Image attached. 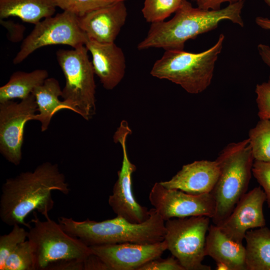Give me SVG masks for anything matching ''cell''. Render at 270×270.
<instances>
[{
	"label": "cell",
	"mask_w": 270,
	"mask_h": 270,
	"mask_svg": "<svg viewBox=\"0 0 270 270\" xmlns=\"http://www.w3.org/2000/svg\"><path fill=\"white\" fill-rule=\"evenodd\" d=\"M125 2L120 1L78 16L80 26L88 40L114 42L127 18Z\"/></svg>",
	"instance_id": "15"
},
{
	"label": "cell",
	"mask_w": 270,
	"mask_h": 270,
	"mask_svg": "<svg viewBox=\"0 0 270 270\" xmlns=\"http://www.w3.org/2000/svg\"><path fill=\"white\" fill-rule=\"evenodd\" d=\"M3 270H35L34 254L28 240L20 244L10 254Z\"/></svg>",
	"instance_id": "25"
},
{
	"label": "cell",
	"mask_w": 270,
	"mask_h": 270,
	"mask_svg": "<svg viewBox=\"0 0 270 270\" xmlns=\"http://www.w3.org/2000/svg\"><path fill=\"white\" fill-rule=\"evenodd\" d=\"M56 7L53 0H0V19L16 16L36 24L54 16Z\"/></svg>",
	"instance_id": "20"
},
{
	"label": "cell",
	"mask_w": 270,
	"mask_h": 270,
	"mask_svg": "<svg viewBox=\"0 0 270 270\" xmlns=\"http://www.w3.org/2000/svg\"><path fill=\"white\" fill-rule=\"evenodd\" d=\"M219 175L220 168L216 160H197L184 165L171 179L160 182L166 188L198 195L211 192Z\"/></svg>",
	"instance_id": "17"
},
{
	"label": "cell",
	"mask_w": 270,
	"mask_h": 270,
	"mask_svg": "<svg viewBox=\"0 0 270 270\" xmlns=\"http://www.w3.org/2000/svg\"><path fill=\"white\" fill-rule=\"evenodd\" d=\"M48 76V72L44 69H36L30 72H14L8 81L0 88V102L27 97Z\"/></svg>",
	"instance_id": "22"
},
{
	"label": "cell",
	"mask_w": 270,
	"mask_h": 270,
	"mask_svg": "<svg viewBox=\"0 0 270 270\" xmlns=\"http://www.w3.org/2000/svg\"><path fill=\"white\" fill-rule=\"evenodd\" d=\"M110 270H138L146 263L160 258L168 250L164 240L150 244L125 242L90 246Z\"/></svg>",
	"instance_id": "13"
},
{
	"label": "cell",
	"mask_w": 270,
	"mask_h": 270,
	"mask_svg": "<svg viewBox=\"0 0 270 270\" xmlns=\"http://www.w3.org/2000/svg\"><path fill=\"white\" fill-rule=\"evenodd\" d=\"M248 139L254 160L270 162V120L260 119Z\"/></svg>",
	"instance_id": "23"
},
{
	"label": "cell",
	"mask_w": 270,
	"mask_h": 270,
	"mask_svg": "<svg viewBox=\"0 0 270 270\" xmlns=\"http://www.w3.org/2000/svg\"><path fill=\"white\" fill-rule=\"evenodd\" d=\"M84 45L59 49L56 60L65 78L61 97L70 110L88 120L96 112L95 74Z\"/></svg>",
	"instance_id": "6"
},
{
	"label": "cell",
	"mask_w": 270,
	"mask_h": 270,
	"mask_svg": "<svg viewBox=\"0 0 270 270\" xmlns=\"http://www.w3.org/2000/svg\"><path fill=\"white\" fill-rule=\"evenodd\" d=\"M244 5V0L218 10H206L194 8L187 0H182L172 19L151 24L146 36L138 44V48L184 50L188 40L216 29L223 20H229L243 27L241 14Z\"/></svg>",
	"instance_id": "2"
},
{
	"label": "cell",
	"mask_w": 270,
	"mask_h": 270,
	"mask_svg": "<svg viewBox=\"0 0 270 270\" xmlns=\"http://www.w3.org/2000/svg\"><path fill=\"white\" fill-rule=\"evenodd\" d=\"M255 92L258 116L260 120H270V75L268 81L256 84Z\"/></svg>",
	"instance_id": "28"
},
{
	"label": "cell",
	"mask_w": 270,
	"mask_h": 270,
	"mask_svg": "<svg viewBox=\"0 0 270 270\" xmlns=\"http://www.w3.org/2000/svg\"><path fill=\"white\" fill-rule=\"evenodd\" d=\"M182 2V0H144L142 12L148 22H162L176 11Z\"/></svg>",
	"instance_id": "24"
},
{
	"label": "cell",
	"mask_w": 270,
	"mask_h": 270,
	"mask_svg": "<svg viewBox=\"0 0 270 270\" xmlns=\"http://www.w3.org/2000/svg\"><path fill=\"white\" fill-rule=\"evenodd\" d=\"M32 94L35 98L38 113L34 118L40 123L41 131L46 130L52 116L62 110H68L63 100H60L62 90L58 81L54 78H48L40 85L35 88Z\"/></svg>",
	"instance_id": "19"
},
{
	"label": "cell",
	"mask_w": 270,
	"mask_h": 270,
	"mask_svg": "<svg viewBox=\"0 0 270 270\" xmlns=\"http://www.w3.org/2000/svg\"><path fill=\"white\" fill-rule=\"evenodd\" d=\"M66 195L70 192L64 174L57 164L44 162L32 171L7 178L1 188L0 218L10 226L30 224L25 218L37 211L44 218L54 206L52 191Z\"/></svg>",
	"instance_id": "1"
},
{
	"label": "cell",
	"mask_w": 270,
	"mask_h": 270,
	"mask_svg": "<svg viewBox=\"0 0 270 270\" xmlns=\"http://www.w3.org/2000/svg\"><path fill=\"white\" fill-rule=\"evenodd\" d=\"M84 259L63 260L50 264L45 270H84Z\"/></svg>",
	"instance_id": "32"
},
{
	"label": "cell",
	"mask_w": 270,
	"mask_h": 270,
	"mask_svg": "<svg viewBox=\"0 0 270 270\" xmlns=\"http://www.w3.org/2000/svg\"><path fill=\"white\" fill-rule=\"evenodd\" d=\"M0 23L8 30L7 37L10 41L18 42L24 40V35L26 30L24 26L12 20L6 21L2 19H0Z\"/></svg>",
	"instance_id": "31"
},
{
	"label": "cell",
	"mask_w": 270,
	"mask_h": 270,
	"mask_svg": "<svg viewBox=\"0 0 270 270\" xmlns=\"http://www.w3.org/2000/svg\"><path fill=\"white\" fill-rule=\"evenodd\" d=\"M33 225L28 228V240L34 254L35 270H45L54 262L84 259L92 253L89 246L74 237L49 216L41 220L33 212Z\"/></svg>",
	"instance_id": "7"
},
{
	"label": "cell",
	"mask_w": 270,
	"mask_h": 270,
	"mask_svg": "<svg viewBox=\"0 0 270 270\" xmlns=\"http://www.w3.org/2000/svg\"><path fill=\"white\" fill-rule=\"evenodd\" d=\"M84 270H110L108 265L98 256L92 253L84 260Z\"/></svg>",
	"instance_id": "33"
},
{
	"label": "cell",
	"mask_w": 270,
	"mask_h": 270,
	"mask_svg": "<svg viewBox=\"0 0 270 270\" xmlns=\"http://www.w3.org/2000/svg\"><path fill=\"white\" fill-rule=\"evenodd\" d=\"M224 38V35L220 34L213 46L201 52L165 50L161 58L154 64L150 74L180 85L190 94L200 93L211 84Z\"/></svg>",
	"instance_id": "5"
},
{
	"label": "cell",
	"mask_w": 270,
	"mask_h": 270,
	"mask_svg": "<svg viewBox=\"0 0 270 270\" xmlns=\"http://www.w3.org/2000/svg\"><path fill=\"white\" fill-rule=\"evenodd\" d=\"M216 160L220 175L211 192L216 203V212L212 219L214 224L219 226L248 190L254 160L248 139L228 144Z\"/></svg>",
	"instance_id": "4"
},
{
	"label": "cell",
	"mask_w": 270,
	"mask_h": 270,
	"mask_svg": "<svg viewBox=\"0 0 270 270\" xmlns=\"http://www.w3.org/2000/svg\"><path fill=\"white\" fill-rule=\"evenodd\" d=\"M210 218L194 216L165 221L164 240L168 250L184 270H210L203 264L206 255V234Z\"/></svg>",
	"instance_id": "8"
},
{
	"label": "cell",
	"mask_w": 270,
	"mask_h": 270,
	"mask_svg": "<svg viewBox=\"0 0 270 270\" xmlns=\"http://www.w3.org/2000/svg\"><path fill=\"white\" fill-rule=\"evenodd\" d=\"M8 234L0 236V270H3L5 262L14 249L28 239V231L20 224H14Z\"/></svg>",
	"instance_id": "26"
},
{
	"label": "cell",
	"mask_w": 270,
	"mask_h": 270,
	"mask_svg": "<svg viewBox=\"0 0 270 270\" xmlns=\"http://www.w3.org/2000/svg\"><path fill=\"white\" fill-rule=\"evenodd\" d=\"M216 269L218 270H229L228 267L223 263H216Z\"/></svg>",
	"instance_id": "37"
},
{
	"label": "cell",
	"mask_w": 270,
	"mask_h": 270,
	"mask_svg": "<svg viewBox=\"0 0 270 270\" xmlns=\"http://www.w3.org/2000/svg\"><path fill=\"white\" fill-rule=\"evenodd\" d=\"M205 252L216 263L226 264L229 270H246V247L228 237L215 224L208 228Z\"/></svg>",
	"instance_id": "18"
},
{
	"label": "cell",
	"mask_w": 270,
	"mask_h": 270,
	"mask_svg": "<svg viewBox=\"0 0 270 270\" xmlns=\"http://www.w3.org/2000/svg\"><path fill=\"white\" fill-rule=\"evenodd\" d=\"M196 0V2H198L201 1V0Z\"/></svg>",
	"instance_id": "39"
},
{
	"label": "cell",
	"mask_w": 270,
	"mask_h": 270,
	"mask_svg": "<svg viewBox=\"0 0 270 270\" xmlns=\"http://www.w3.org/2000/svg\"><path fill=\"white\" fill-rule=\"evenodd\" d=\"M244 0H202L197 2L198 8L206 10H218L220 8L221 4L228 2L232 4Z\"/></svg>",
	"instance_id": "34"
},
{
	"label": "cell",
	"mask_w": 270,
	"mask_h": 270,
	"mask_svg": "<svg viewBox=\"0 0 270 270\" xmlns=\"http://www.w3.org/2000/svg\"><path fill=\"white\" fill-rule=\"evenodd\" d=\"M85 46L92 54L94 74L103 87L113 90L125 74L126 62L123 50L114 42L101 43L90 40Z\"/></svg>",
	"instance_id": "16"
},
{
	"label": "cell",
	"mask_w": 270,
	"mask_h": 270,
	"mask_svg": "<svg viewBox=\"0 0 270 270\" xmlns=\"http://www.w3.org/2000/svg\"><path fill=\"white\" fill-rule=\"evenodd\" d=\"M266 201L264 191L260 187L254 188L241 198L230 216L218 226L228 237L242 244L248 230L265 226L263 205Z\"/></svg>",
	"instance_id": "14"
},
{
	"label": "cell",
	"mask_w": 270,
	"mask_h": 270,
	"mask_svg": "<svg viewBox=\"0 0 270 270\" xmlns=\"http://www.w3.org/2000/svg\"><path fill=\"white\" fill-rule=\"evenodd\" d=\"M138 270H184L178 260L173 256L167 258H160L148 262Z\"/></svg>",
	"instance_id": "30"
},
{
	"label": "cell",
	"mask_w": 270,
	"mask_h": 270,
	"mask_svg": "<svg viewBox=\"0 0 270 270\" xmlns=\"http://www.w3.org/2000/svg\"><path fill=\"white\" fill-rule=\"evenodd\" d=\"M132 130L126 120H122L114 134L115 143H119L122 150L121 168L118 172V179L109 196L108 202L113 212L118 216L134 224L142 223L148 218L150 210L140 205L136 200L132 190V174L136 167L128 156L126 140Z\"/></svg>",
	"instance_id": "10"
},
{
	"label": "cell",
	"mask_w": 270,
	"mask_h": 270,
	"mask_svg": "<svg viewBox=\"0 0 270 270\" xmlns=\"http://www.w3.org/2000/svg\"><path fill=\"white\" fill-rule=\"evenodd\" d=\"M258 50L264 62L270 67V47L260 44L258 46Z\"/></svg>",
	"instance_id": "35"
},
{
	"label": "cell",
	"mask_w": 270,
	"mask_h": 270,
	"mask_svg": "<svg viewBox=\"0 0 270 270\" xmlns=\"http://www.w3.org/2000/svg\"><path fill=\"white\" fill-rule=\"evenodd\" d=\"M266 4L270 7V0H263Z\"/></svg>",
	"instance_id": "38"
},
{
	"label": "cell",
	"mask_w": 270,
	"mask_h": 270,
	"mask_svg": "<svg viewBox=\"0 0 270 270\" xmlns=\"http://www.w3.org/2000/svg\"><path fill=\"white\" fill-rule=\"evenodd\" d=\"M88 40L80 26L78 16L63 11L34 24L32 31L22 40L13 63H21L33 52L44 46L64 44L76 48L85 46Z\"/></svg>",
	"instance_id": "9"
},
{
	"label": "cell",
	"mask_w": 270,
	"mask_h": 270,
	"mask_svg": "<svg viewBox=\"0 0 270 270\" xmlns=\"http://www.w3.org/2000/svg\"><path fill=\"white\" fill-rule=\"evenodd\" d=\"M255 22L256 24L260 28L270 30V18L258 16L256 18Z\"/></svg>",
	"instance_id": "36"
},
{
	"label": "cell",
	"mask_w": 270,
	"mask_h": 270,
	"mask_svg": "<svg viewBox=\"0 0 270 270\" xmlns=\"http://www.w3.org/2000/svg\"><path fill=\"white\" fill-rule=\"evenodd\" d=\"M244 239L246 270H270V230H249Z\"/></svg>",
	"instance_id": "21"
},
{
	"label": "cell",
	"mask_w": 270,
	"mask_h": 270,
	"mask_svg": "<svg viewBox=\"0 0 270 270\" xmlns=\"http://www.w3.org/2000/svg\"><path fill=\"white\" fill-rule=\"evenodd\" d=\"M252 173L263 188L266 196V201L270 208V162L254 160Z\"/></svg>",
	"instance_id": "29"
},
{
	"label": "cell",
	"mask_w": 270,
	"mask_h": 270,
	"mask_svg": "<svg viewBox=\"0 0 270 270\" xmlns=\"http://www.w3.org/2000/svg\"><path fill=\"white\" fill-rule=\"evenodd\" d=\"M149 200L164 220L194 216H214L216 203L211 192L192 194L180 190L168 188L156 182L149 194Z\"/></svg>",
	"instance_id": "12"
},
{
	"label": "cell",
	"mask_w": 270,
	"mask_h": 270,
	"mask_svg": "<svg viewBox=\"0 0 270 270\" xmlns=\"http://www.w3.org/2000/svg\"><path fill=\"white\" fill-rule=\"evenodd\" d=\"M57 7L63 11L72 12L78 16L93 10L106 6L120 1L128 0H53Z\"/></svg>",
	"instance_id": "27"
},
{
	"label": "cell",
	"mask_w": 270,
	"mask_h": 270,
	"mask_svg": "<svg viewBox=\"0 0 270 270\" xmlns=\"http://www.w3.org/2000/svg\"><path fill=\"white\" fill-rule=\"evenodd\" d=\"M37 111L32 94L19 102L12 100L0 102V152L15 166L22 160L24 126L34 120Z\"/></svg>",
	"instance_id": "11"
},
{
	"label": "cell",
	"mask_w": 270,
	"mask_h": 270,
	"mask_svg": "<svg viewBox=\"0 0 270 270\" xmlns=\"http://www.w3.org/2000/svg\"><path fill=\"white\" fill-rule=\"evenodd\" d=\"M150 210L148 218L140 224L118 216L101 222L60 216L58 222L66 232L89 246L125 242L150 244L164 240L166 233L165 221L154 208Z\"/></svg>",
	"instance_id": "3"
}]
</instances>
